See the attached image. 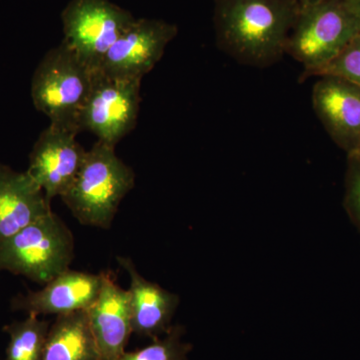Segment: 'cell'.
Returning a JSON list of instances; mask_svg holds the SVG:
<instances>
[{"instance_id":"30bf717a","label":"cell","mask_w":360,"mask_h":360,"mask_svg":"<svg viewBox=\"0 0 360 360\" xmlns=\"http://www.w3.org/2000/svg\"><path fill=\"white\" fill-rule=\"evenodd\" d=\"M103 283L99 274L68 269L39 290L14 296L11 309L27 314L59 315L85 311L98 296Z\"/></svg>"},{"instance_id":"3957f363","label":"cell","mask_w":360,"mask_h":360,"mask_svg":"<svg viewBox=\"0 0 360 360\" xmlns=\"http://www.w3.org/2000/svg\"><path fill=\"white\" fill-rule=\"evenodd\" d=\"M94 71L61 42L40 61L32 82L35 108L51 125L79 134L82 110L89 98Z\"/></svg>"},{"instance_id":"7a4b0ae2","label":"cell","mask_w":360,"mask_h":360,"mask_svg":"<svg viewBox=\"0 0 360 360\" xmlns=\"http://www.w3.org/2000/svg\"><path fill=\"white\" fill-rule=\"evenodd\" d=\"M134 186V169L116 155L115 146L96 141L60 198L82 225L108 229L123 198Z\"/></svg>"},{"instance_id":"9a60e30c","label":"cell","mask_w":360,"mask_h":360,"mask_svg":"<svg viewBox=\"0 0 360 360\" xmlns=\"http://www.w3.org/2000/svg\"><path fill=\"white\" fill-rule=\"evenodd\" d=\"M41 360H101L86 312L56 316L49 329Z\"/></svg>"},{"instance_id":"8fae6325","label":"cell","mask_w":360,"mask_h":360,"mask_svg":"<svg viewBox=\"0 0 360 360\" xmlns=\"http://www.w3.org/2000/svg\"><path fill=\"white\" fill-rule=\"evenodd\" d=\"M312 106L336 143L348 155L360 153V87L342 78L319 77Z\"/></svg>"},{"instance_id":"4fadbf2b","label":"cell","mask_w":360,"mask_h":360,"mask_svg":"<svg viewBox=\"0 0 360 360\" xmlns=\"http://www.w3.org/2000/svg\"><path fill=\"white\" fill-rule=\"evenodd\" d=\"M118 264L129 274L132 330L142 338L156 340L172 328L179 296L141 276L131 258L117 257Z\"/></svg>"},{"instance_id":"9c48e42d","label":"cell","mask_w":360,"mask_h":360,"mask_svg":"<svg viewBox=\"0 0 360 360\" xmlns=\"http://www.w3.org/2000/svg\"><path fill=\"white\" fill-rule=\"evenodd\" d=\"M77 136L49 124L33 146L26 172L51 201L66 193L82 167L87 150Z\"/></svg>"},{"instance_id":"ba28073f","label":"cell","mask_w":360,"mask_h":360,"mask_svg":"<svg viewBox=\"0 0 360 360\" xmlns=\"http://www.w3.org/2000/svg\"><path fill=\"white\" fill-rule=\"evenodd\" d=\"M177 32L176 25L165 20L136 18L96 70L110 77L142 79L158 65Z\"/></svg>"},{"instance_id":"ffe728a7","label":"cell","mask_w":360,"mask_h":360,"mask_svg":"<svg viewBox=\"0 0 360 360\" xmlns=\"http://www.w3.org/2000/svg\"><path fill=\"white\" fill-rule=\"evenodd\" d=\"M347 2L360 23V0H347Z\"/></svg>"},{"instance_id":"44dd1931","label":"cell","mask_w":360,"mask_h":360,"mask_svg":"<svg viewBox=\"0 0 360 360\" xmlns=\"http://www.w3.org/2000/svg\"><path fill=\"white\" fill-rule=\"evenodd\" d=\"M300 6H311V4H319V2L326 1V0H297Z\"/></svg>"},{"instance_id":"ac0fdd59","label":"cell","mask_w":360,"mask_h":360,"mask_svg":"<svg viewBox=\"0 0 360 360\" xmlns=\"http://www.w3.org/2000/svg\"><path fill=\"white\" fill-rule=\"evenodd\" d=\"M331 75L360 87V34L343 49L338 58L322 68L315 77Z\"/></svg>"},{"instance_id":"d6986e66","label":"cell","mask_w":360,"mask_h":360,"mask_svg":"<svg viewBox=\"0 0 360 360\" xmlns=\"http://www.w3.org/2000/svg\"><path fill=\"white\" fill-rule=\"evenodd\" d=\"M345 206L348 217L360 232V153L348 156Z\"/></svg>"},{"instance_id":"5b68a950","label":"cell","mask_w":360,"mask_h":360,"mask_svg":"<svg viewBox=\"0 0 360 360\" xmlns=\"http://www.w3.org/2000/svg\"><path fill=\"white\" fill-rule=\"evenodd\" d=\"M75 238L53 212L0 243V272L22 276L44 285L70 269Z\"/></svg>"},{"instance_id":"277c9868","label":"cell","mask_w":360,"mask_h":360,"mask_svg":"<svg viewBox=\"0 0 360 360\" xmlns=\"http://www.w3.org/2000/svg\"><path fill=\"white\" fill-rule=\"evenodd\" d=\"M360 34V23L347 0H326L302 6L285 54L303 66L300 79L315 77Z\"/></svg>"},{"instance_id":"8992f818","label":"cell","mask_w":360,"mask_h":360,"mask_svg":"<svg viewBox=\"0 0 360 360\" xmlns=\"http://www.w3.org/2000/svg\"><path fill=\"white\" fill-rule=\"evenodd\" d=\"M63 41L96 71L136 18L110 0H71L61 14Z\"/></svg>"},{"instance_id":"7c38bea8","label":"cell","mask_w":360,"mask_h":360,"mask_svg":"<svg viewBox=\"0 0 360 360\" xmlns=\"http://www.w3.org/2000/svg\"><path fill=\"white\" fill-rule=\"evenodd\" d=\"M85 312L99 359H120L134 333L129 290L116 283L111 272H103L101 292Z\"/></svg>"},{"instance_id":"52a82bcc","label":"cell","mask_w":360,"mask_h":360,"mask_svg":"<svg viewBox=\"0 0 360 360\" xmlns=\"http://www.w3.org/2000/svg\"><path fill=\"white\" fill-rule=\"evenodd\" d=\"M141 82L94 71L89 98L80 116V132H91L97 141L116 146L136 125Z\"/></svg>"},{"instance_id":"e0dca14e","label":"cell","mask_w":360,"mask_h":360,"mask_svg":"<svg viewBox=\"0 0 360 360\" xmlns=\"http://www.w3.org/2000/svg\"><path fill=\"white\" fill-rule=\"evenodd\" d=\"M184 328L172 326L165 335L153 340L148 347L125 352L118 360H188L191 345L182 340Z\"/></svg>"},{"instance_id":"5bb4252c","label":"cell","mask_w":360,"mask_h":360,"mask_svg":"<svg viewBox=\"0 0 360 360\" xmlns=\"http://www.w3.org/2000/svg\"><path fill=\"white\" fill-rule=\"evenodd\" d=\"M51 212V200L27 172L0 163V243Z\"/></svg>"},{"instance_id":"2e32d148","label":"cell","mask_w":360,"mask_h":360,"mask_svg":"<svg viewBox=\"0 0 360 360\" xmlns=\"http://www.w3.org/2000/svg\"><path fill=\"white\" fill-rule=\"evenodd\" d=\"M51 326L35 314L7 324L4 330L9 340L4 360H41Z\"/></svg>"},{"instance_id":"6da1fadb","label":"cell","mask_w":360,"mask_h":360,"mask_svg":"<svg viewBox=\"0 0 360 360\" xmlns=\"http://www.w3.org/2000/svg\"><path fill=\"white\" fill-rule=\"evenodd\" d=\"M300 8L297 0H214L217 46L241 65H274L285 54Z\"/></svg>"}]
</instances>
